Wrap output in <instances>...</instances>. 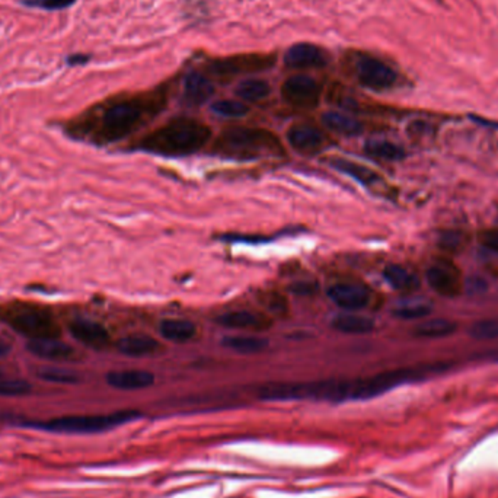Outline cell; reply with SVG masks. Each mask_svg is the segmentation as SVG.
Segmentation results:
<instances>
[{"label": "cell", "mask_w": 498, "mask_h": 498, "mask_svg": "<svg viewBox=\"0 0 498 498\" xmlns=\"http://www.w3.org/2000/svg\"><path fill=\"white\" fill-rule=\"evenodd\" d=\"M331 327L342 334L350 335H364L370 334L374 330V322L370 318L347 313V315H338L331 322Z\"/></svg>", "instance_id": "cell-20"}, {"label": "cell", "mask_w": 498, "mask_h": 498, "mask_svg": "<svg viewBox=\"0 0 498 498\" xmlns=\"http://www.w3.org/2000/svg\"><path fill=\"white\" fill-rule=\"evenodd\" d=\"M140 417L139 411L134 409H124V411H117L111 414H99V416H70L53 418L41 423H31V427L53 431V433H69V434H92L101 433Z\"/></svg>", "instance_id": "cell-3"}, {"label": "cell", "mask_w": 498, "mask_h": 498, "mask_svg": "<svg viewBox=\"0 0 498 498\" xmlns=\"http://www.w3.org/2000/svg\"><path fill=\"white\" fill-rule=\"evenodd\" d=\"M212 111L224 119H241L249 112V108L239 101L220 99L212 105Z\"/></svg>", "instance_id": "cell-29"}, {"label": "cell", "mask_w": 498, "mask_h": 498, "mask_svg": "<svg viewBox=\"0 0 498 498\" xmlns=\"http://www.w3.org/2000/svg\"><path fill=\"white\" fill-rule=\"evenodd\" d=\"M330 165H331L334 169H337V170H340V172L348 175V177L356 180L357 183H360V184L364 185V187L376 185V184L380 181V177H379V175H377L374 170L369 169V168L364 166V165H360V163H357V162L348 161V159H345V158H332V159L330 161Z\"/></svg>", "instance_id": "cell-18"}, {"label": "cell", "mask_w": 498, "mask_h": 498, "mask_svg": "<svg viewBox=\"0 0 498 498\" xmlns=\"http://www.w3.org/2000/svg\"><path fill=\"white\" fill-rule=\"evenodd\" d=\"M287 140L291 144V148L303 153L316 152L324 144L322 133L318 129L306 124L293 126L287 133Z\"/></svg>", "instance_id": "cell-15"}, {"label": "cell", "mask_w": 498, "mask_h": 498, "mask_svg": "<svg viewBox=\"0 0 498 498\" xmlns=\"http://www.w3.org/2000/svg\"><path fill=\"white\" fill-rule=\"evenodd\" d=\"M155 374L148 370H117L107 374V384L120 391H139L155 384Z\"/></svg>", "instance_id": "cell-13"}, {"label": "cell", "mask_w": 498, "mask_h": 498, "mask_svg": "<svg viewBox=\"0 0 498 498\" xmlns=\"http://www.w3.org/2000/svg\"><path fill=\"white\" fill-rule=\"evenodd\" d=\"M219 325L230 330H264L270 327V320L254 312L232 310L216 318Z\"/></svg>", "instance_id": "cell-16"}, {"label": "cell", "mask_w": 498, "mask_h": 498, "mask_svg": "<svg viewBox=\"0 0 498 498\" xmlns=\"http://www.w3.org/2000/svg\"><path fill=\"white\" fill-rule=\"evenodd\" d=\"M92 58L91 54H83V53H75V54H69L66 57V63L70 66V67H75V66H83L86 63H90V60Z\"/></svg>", "instance_id": "cell-37"}, {"label": "cell", "mask_w": 498, "mask_h": 498, "mask_svg": "<svg viewBox=\"0 0 498 498\" xmlns=\"http://www.w3.org/2000/svg\"><path fill=\"white\" fill-rule=\"evenodd\" d=\"M33 386L21 379H0V396H23L31 392Z\"/></svg>", "instance_id": "cell-31"}, {"label": "cell", "mask_w": 498, "mask_h": 498, "mask_svg": "<svg viewBox=\"0 0 498 498\" xmlns=\"http://www.w3.org/2000/svg\"><path fill=\"white\" fill-rule=\"evenodd\" d=\"M26 350L33 356L48 362H70L76 356L73 347L57 338L29 340Z\"/></svg>", "instance_id": "cell-11"}, {"label": "cell", "mask_w": 498, "mask_h": 498, "mask_svg": "<svg viewBox=\"0 0 498 498\" xmlns=\"http://www.w3.org/2000/svg\"><path fill=\"white\" fill-rule=\"evenodd\" d=\"M481 242L488 249L498 252V229H489L481 233Z\"/></svg>", "instance_id": "cell-36"}, {"label": "cell", "mask_w": 498, "mask_h": 498, "mask_svg": "<svg viewBox=\"0 0 498 498\" xmlns=\"http://www.w3.org/2000/svg\"><path fill=\"white\" fill-rule=\"evenodd\" d=\"M364 152L374 159L388 162H398L406 156L401 146L388 140H369L364 146Z\"/></svg>", "instance_id": "cell-24"}, {"label": "cell", "mask_w": 498, "mask_h": 498, "mask_svg": "<svg viewBox=\"0 0 498 498\" xmlns=\"http://www.w3.org/2000/svg\"><path fill=\"white\" fill-rule=\"evenodd\" d=\"M217 149L224 155L258 158L262 155L281 156L283 146L271 131L252 127H233L217 139Z\"/></svg>", "instance_id": "cell-2"}, {"label": "cell", "mask_w": 498, "mask_h": 498, "mask_svg": "<svg viewBox=\"0 0 498 498\" xmlns=\"http://www.w3.org/2000/svg\"><path fill=\"white\" fill-rule=\"evenodd\" d=\"M4 376V372H2V369H0V377H2Z\"/></svg>", "instance_id": "cell-40"}, {"label": "cell", "mask_w": 498, "mask_h": 498, "mask_svg": "<svg viewBox=\"0 0 498 498\" xmlns=\"http://www.w3.org/2000/svg\"><path fill=\"white\" fill-rule=\"evenodd\" d=\"M427 281L430 287L437 291L438 295L446 298H455L459 293V283L458 278L445 267L434 266L427 270Z\"/></svg>", "instance_id": "cell-19"}, {"label": "cell", "mask_w": 498, "mask_h": 498, "mask_svg": "<svg viewBox=\"0 0 498 498\" xmlns=\"http://www.w3.org/2000/svg\"><path fill=\"white\" fill-rule=\"evenodd\" d=\"M274 60L267 57H258V55H251V57H235V58H227V60H219L215 62L210 67L212 73L219 75V76H233L244 72H255V70H262L269 66H271Z\"/></svg>", "instance_id": "cell-12"}, {"label": "cell", "mask_w": 498, "mask_h": 498, "mask_svg": "<svg viewBox=\"0 0 498 498\" xmlns=\"http://www.w3.org/2000/svg\"><path fill=\"white\" fill-rule=\"evenodd\" d=\"M37 377L58 385H73L79 382V376L75 372L63 367H41L37 370Z\"/></svg>", "instance_id": "cell-28"}, {"label": "cell", "mask_w": 498, "mask_h": 498, "mask_svg": "<svg viewBox=\"0 0 498 498\" xmlns=\"http://www.w3.org/2000/svg\"><path fill=\"white\" fill-rule=\"evenodd\" d=\"M385 280L399 291H411L420 286L418 280L414 274L409 273L406 269L398 266V264H391L384 270Z\"/></svg>", "instance_id": "cell-26"}, {"label": "cell", "mask_w": 498, "mask_h": 498, "mask_svg": "<svg viewBox=\"0 0 498 498\" xmlns=\"http://www.w3.org/2000/svg\"><path fill=\"white\" fill-rule=\"evenodd\" d=\"M143 112V105L136 101L111 105L102 115V134L108 140L123 139L139 124Z\"/></svg>", "instance_id": "cell-5"}, {"label": "cell", "mask_w": 498, "mask_h": 498, "mask_svg": "<svg viewBox=\"0 0 498 498\" xmlns=\"http://www.w3.org/2000/svg\"><path fill=\"white\" fill-rule=\"evenodd\" d=\"M394 316H396L398 319H404V320H411V319H421L426 318L431 313V308L428 305H405V306H399L396 308L394 312Z\"/></svg>", "instance_id": "cell-33"}, {"label": "cell", "mask_w": 498, "mask_h": 498, "mask_svg": "<svg viewBox=\"0 0 498 498\" xmlns=\"http://www.w3.org/2000/svg\"><path fill=\"white\" fill-rule=\"evenodd\" d=\"M117 350L129 357H146L152 356L161 350V344L151 335L133 334L121 338L117 342Z\"/></svg>", "instance_id": "cell-17"}, {"label": "cell", "mask_w": 498, "mask_h": 498, "mask_svg": "<svg viewBox=\"0 0 498 498\" xmlns=\"http://www.w3.org/2000/svg\"><path fill=\"white\" fill-rule=\"evenodd\" d=\"M159 332L168 341L183 344L195 337L197 328L187 319H163L159 324Z\"/></svg>", "instance_id": "cell-21"}, {"label": "cell", "mask_w": 498, "mask_h": 498, "mask_svg": "<svg viewBox=\"0 0 498 498\" xmlns=\"http://www.w3.org/2000/svg\"><path fill=\"white\" fill-rule=\"evenodd\" d=\"M281 95L283 99L293 107L312 109L319 104L320 87L313 77L295 75L283 83Z\"/></svg>", "instance_id": "cell-7"}, {"label": "cell", "mask_w": 498, "mask_h": 498, "mask_svg": "<svg viewBox=\"0 0 498 498\" xmlns=\"http://www.w3.org/2000/svg\"><path fill=\"white\" fill-rule=\"evenodd\" d=\"M69 331L75 340L82 342L83 345L102 350L109 344V334L104 325L99 322L86 319V318H76L69 324Z\"/></svg>", "instance_id": "cell-10"}, {"label": "cell", "mask_w": 498, "mask_h": 498, "mask_svg": "<svg viewBox=\"0 0 498 498\" xmlns=\"http://www.w3.org/2000/svg\"><path fill=\"white\" fill-rule=\"evenodd\" d=\"M455 322L443 318L427 319L414 328V335L418 338H445L456 331Z\"/></svg>", "instance_id": "cell-23"}, {"label": "cell", "mask_w": 498, "mask_h": 498, "mask_svg": "<svg viewBox=\"0 0 498 498\" xmlns=\"http://www.w3.org/2000/svg\"><path fill=\"white\" fill-rule=\"evenodd\" d=\"M328 298L338 308L348 312H354L369 305L370 293L366 287L359 284L340 283L328 288Z\"/></svg>", "instance_id": "cell-9"}, {"label": "cell", "mask_w": 498, "mask_h": 498, "mask_svg": "<svg viewBox=\"0 0 498 498\" xmlns=\"http://www.w3.org/2000/svg\"><path fill=\"white\" fill-rule=\"evenodd\" d=\"M9 351H11V347H9V345H8L5 341L0 340V357H5V356H8Z\"/></svg>", "instance_id": "cell-38"}, {"label": "cell", "mask_w": 498, "mask_h": 498, "mask_svg": "<svg viewBox=\"0 0 498 498\" xmlns=\"http://www.w3.org/2000/svg\"><path fill=\"white\" fill-rule=\"evenodd\" d=\"M460 235L458 232H443L440 235V239H438V244L446 251H456L460 245Z\"/></svg>", "instance_id": "cell-35"}, {"label": "cell", "mask_w": 498, "mask_h": 498, "mask_svg": "<svg viewBox=\"0 0 498 498\" xmlns=\"http://www.w3.org/2000/svg\"><path fill=\"white\" fill-rule=\"evenodd\" d=\"M262 302H264V305L267 306V309L273 310L274 313H284L287 309V302H286L284 296L278 295V293H276V291L264 295Z\"/></svg>", "instance_id": "cell-34"}, {"label": "cell", "mask_w": 498, "mask_h": 498, "mask_svg": "<svg viewBox=\"0 0 498 498\" xmlns=\"http://www.w3.org/2000/svg\"><path fill=\"white\" fill-rule=\"evenodd\" d=\"M322 123L328 130L342 136H359L363 131V124L359 120L337 111H328L322 115Z\"/></svg>", "instance_id": "cell-22"}, {"label": "cell", "mask_w": 498, "mask_h": 498, "mask_svg": "<svg viewBox=\"0 0 498 498\" xmlns=\"http://www.w3.org/2000/svg\"><path fill=\"white\" fill-rule=\"evenodd\" d=\"M215 94L213 82L200 72H191L184 80V99L190 105L207 102Z\"/></svg>", "instance_id": "cell-14"}, {"label": "cell", "mask_w": 498, "mask_h": 498, "mask_svg": "<svg viewBox=\"0 0 498 498\" xmlns=\"http://www.w3.org/2000/svg\"><path fill=\"white\" fill-rule=\"evenodd\" d=\"M9 325L21 335L29 340L57 338L60 327L53 313L44 308H22L9 318Z\"/></svg>", "instance_id": "cell-4"}, {"label": "cell", "mask_w": 498, "mask_h": 498, "mask_svg": "<svg viewBox=\"0 0 498 498\" xmlns=\"http://www.w3.org/2000/svg\"><path fill=\"white\" fill-rule=\"evenodd\" d=\"M271 94L269 82L262 79H247L237 86V95L247 102H258Z\"/></svg>", "instance_id": "cell-27"}, {"label": "cell", "mask_w": 498, "mask_h": 498, "mask_svg": "<svg viewBox=\"0 0 498 498\" xmlns=\"http://www.w3.org/2000/svg\"><path fill=\"white\" fill-rule=\"evenodd\" d=\"M470 335L478 341H488L498 338V318L481 319L470 328Z\"/></svg>", "instance_id": "cell-30"}, {"label": "cell", "mask_w": 498, "mask_h": 498, "mask_svg": "<svg viewBox=\"0 0 498 498\" xmlns=\"http://www.w3.org/2000/svg\"><path fill=\"white\" fill-rule=\"evenodd\" d=\"M359 82L372 91H386L396 83V72L376 57L362 55L356 62Z\"/></svg>", "instance_id": "cell-6"}, {"label": "cell", "mask_w": 498, "mask_h": 498, "mask_svg": "<svg viewBox=\"0 0 498 498\" xmlns=\"http://www.w3.org/2000/svg\"><path fill=\"white\" fill-rule=\"evenodd\" d=\"M212 137V130L197 120H175L153 133L141 143L148 152L163 156H185L200 151Z\"/></svg>", "instance_id": "cell-1"}, {"label": "cell", "mask_w": 498, "mask_h": 498, "mask_svg": "<svg viewBox=\"0 0 498 498\" xmlns=\"http://www.w3.org/2000/svg\"><path fill=\"white\" fill-rule=\"evenodd\" d=\"M327 63V53L310 43H299L291 45L284 54V65L290 69L324 67Z\"/></svg>", "instance_id": "cell-8"}, {"label": "cell", "mask_w": 498, "mask_h": 498, "mask_svg": "<svg viewBox=\"0 0 498 498\" xmlns=\"http://www.w3.org/2000/svg\"><path fill=\"white\" fill-rule=\"evenodd\" d=\"M494 359L498 360V351H495V354H494Z\"/></svg>", "instance_id": "cell-39"}, {"label": "cell", "mask_w": 498, "mask_h": 498, "mask_svg": "<svg viewBox=\"0 0 498 498\" xmlns=\"http://www.w3.org/2000/svg\"><path fill=\"white\" fill-rule=\"evenodd\" d=\"M77 0H21V4L26 8H37L43 11H65L72 8Z\"/></svg>", "instance_id": "cell-32"}, {"label": "cell", "mask_w": 498, "mask_h": 498, "mask_svg": "<svg viewBox=\"0 0 498 498\" xmlns=\"http://www.w3.org/2000/svg\"><path fill=\"white\" fill-rule=\"evenodd\" d=\"M222 344L226 348H230L233 351H237V353L241 354H255V353H261L267 348L269 341L264 338H258V337H248V335H230V337H224L222 340Z\"/></svg>", "instance_id": "cell-25"}]
</instances>
